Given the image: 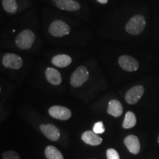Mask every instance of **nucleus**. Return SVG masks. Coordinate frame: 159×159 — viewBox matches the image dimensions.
Instances as JSON below:
<instances>
[{
    "instance_id": "nucleus-1",
    "label": "nucleus",
    "mask_w": 159,
    "mask_h": 159,
    "mask_svg": "<svg viewBox=\"0 0 159 159\" xmlns=\"http://www.w3.org/2000/svg\"><path fill=\"white\" fill-rule=\"evenodd\" d=\"M146 25L144 17L142 15H136L129 20L126 25V30L129 34L137 35L142 33Z\"/></svg>"
},
{
    "instance_id": "nucleus-2",
    "label": "nucleus",
    "mask_w": 159,
    "mask_h": 159,
    "mask_svg": "<svg viewBox=\"0 0 159 159\" xmlns=\"http://www.w3.org/2000/svg\"><path fill=\"white\" fill-rule=\"evenodd\" d=\"M35 35L30 30H25L17 35L15 39L16 44L21 49L31 48L34 43Z\"/></svg>"
},
{
    "instance_id": "nucleus-3",
    "label": "nucleus",
    "mask_w": 159,
    "mask_h": 159,
    "mask_svg": "<svg viewBox=\"0 0 159 159\" xmlns=\"http://www.w3.org/2000/svg\"><path fill=\"white\" fill-rule=\"evenodd\" d=\"M89 78V72L84 66L77 67L70 77V83L75 88L82 86Z\"/></svg>"
},
{
    "instance_id": "nucleus-4",
    "label": "nucleus",
    "mask_w": 159,
    "mask_h": 159,
    "mask_svg": "<svg viewBox=\"0 0 159 159\" xmlns=\"http://www.w3.org/2000/svg\"><path fill=\"white\" fill-rule=\"evenodd\" d=\"M70 27L62 20H55L51 23L49 27V32L55 37H63L70 33Z\"/></svg>"
},
{
    "instance_id": "nucleus-5",
    "label": "nucleus",
    "mask_w": 159,
    "mask_h": 159,
    "mask_svg": "<svg viewBox=\"0 0 159 159\" xmlns=\"http://www.w3.org/2000/svg\"><path fill=\"white\" fill-rule=\"evenodd\" d=\"M2 64L6 68L12 69H19L23 65L21 57L13 53H6L3 56Z\"/></svg>"
},
{
    "instance_id": "nucleus-6",
    "label": "nucleus",
    "mask_w": 159,
    "mask_h": 159,
    "mask_svg": "<svg viewBox=\"0 0 159 159\" xmlns=\"http://www.w3.org/2000/svg\"><path fill=\"white\" fill-rule=\"evenodd\" d=\"M118 63L121 68L127 71H135L138 70L139 67L138 61L129 55H122L119 57Z\"/></svg>"
},
{
    "instance_id": "nucleus-7",
    "label": "nucleus",
    "mask_w": 159,
    "mask_h": 159,
    "mask_svg": "<svg viewBox=\"0 0 159 159\" xmlns=\"http://www.w3.org/2000/svg\"><path fill=\"white\" fill-rule=\"evenodd\" d=\"M144 89L142 85H136L127 91L125 94V100L130 105H134L138 102L143 96Z\"/></svg>"
},
{
    "instance_id": "nucleus-8",
    "label": "nucleus",
    "mask_w": 159,
    "mask_h": 159,
    "mask_svg": "<svg viewBox=\"0 0 159 159\" xmlns=\"http://www.w3.org/2000/svg\"><path fill=\"white\" fill-rule=\"evenodd\" d=\"M49 114L55 119L60 120H67L71 116V111L66 107L54 105L49 109Z\"/></svg>"
},
{
    "instance_id": "nucleus-9",
    "label": "nucleus",
    "mask_w": 159,
    "mask_h": 159,
    "mask_svg": "<svg viewBox=\"0 0 159 159\" xmlns=\"http://www.w3.org/2000/svg\"><path fill=\"white\" fill-rule=\"evenodd\" d=\"M40 130L47 139H49L51 141H53V142L58 140L60 136H61V133H60L59 129L56 126L52 124L41 125L40 126Z\"/></svg>"
},
{
    "instance_id": "nucleus-10",
    "label": "nucleus",
    "mask_w": 159,
    "mask_h": 159,
    "mask_svg": "<svg viewBox=\"0 0 159 159\" xmlns=\"http://www.w3.org/2000/svg\"><path fill=\"white\" fill-rule=\"evenodd\" d=\"M125 145L130 152L133 154H138L140 152L141 144L139 139L134 135H129L124 139Z\"/></svg>"
},
{
    "instance_id": "nucleus-11",
    "label": "nucleus",
    "mask_w": 159,
    "mask_h": 159,
    "mask_svg": "<svg viewBox=\"0 0 159 159\" xmlns=\"http://www.w3.org/2000/svg\"><path fill=\"white\" fill-rule=\"evenodd\" d=\"M56 7L66 11H77L80 8V5L75 0H56Z\"/></svg>"
},
{
    "instance_id": "nucleus-12",
    "label": "nucleus",
    "mask_w": 159,
    "mask_h": 159,
    "mask_svg": "<svg viewBox=\"0 0 159 159\" xmlns=\"http://www.w3.org/2000/svg\"><path fill=\"white\" fill-rule=\"evenodd\" d=\"M81 139L85 144L91 145V146H97L102 142V139L95 134L93 130H87L83 133Z\"/></svg>"
},
{
    "instance_id": "nucleus-13",
    "label": "nucleus",
    "mask_w": 159,
    "mask_h": 159,
    "mask_svg": "<svg viewBox=\"0 0 159 159\" xmlns=\"http://www.w3.org/2000/svg\"><path fill=\"white\" fill-rule=\"evenodd\" d=\"M45 76L47 81L52 85H58L62 82V77L60 72L54 68H47L45 71Z\"/></svg>"
},
{
    "instance_id": "nucleus-14",
    "label": "nucleus",
    "mask_w": 159,
    "mask_h": 159,
    "mask_svg": "<svg viewBox=\"0 0 159 159\" xmlns=\"http://www.w3.org/2000/svg\"><path fill=\"white\" fill-rule=\"evenodd\" d=\"M72 61L71 57L68 55L60 54L53 57L52 59V63L59 68H64L70 65Z\"/></svg>"
},
{
    "instance_id": "nucleus-15",
    "label": "nucleus",
    "mask_w": 159,
    "mask_h": 159,
    "mask_svg": "<svg viewBox=\"0 0 159 159\" xmlns=\"http://www.w3.org/2000/svg\"><path fill=\"white\" fill-rule=\"evenodd\" d=\"M107 112L114 117H119L122 114L123 107L119 101L116 99H112L108 102Z\"/></svg>"
},
{
    "instance_id": "nucleus-16",
    "label": "nucleus",
    "mask_w": 159,
    "mask_h": 159,
    "mask_svg": "<svg viewBox=\"0 0 159 159\" xmlns=\"http://www.w3.org/2000/svg\"><path fill=\"white\" fill-rule=\"evenodd\" d=\"M45 156L47 159H63V156L58 149L54 146H47L44 151Z\"/></svg>"
},
{
    "instance_id": "nucleus-17",
    "label": "nucleus",
    "mask_w": 159,
    "mask_h": 159,
    "mask_svg": "<svg viewBox=\"0 0 159 159\" xmlns=\"http://www.w3.org/2000/svg\"><path fill=\"white\" fill-rule=\"evenodd\" d=\"M136 124V116L132 111H128L125 114V119L123 121L122 127L125 129H130L135 127Z\"/></svg>"
},
{
    "instance_id": "nucleus-18",
    "label": "nucleus",
    "mask_w": 159,
    "mask_h": 159,
    "mask_svg": "<svg viewBox=\"0 0 159 159\" xmlns=\"http://www.w3.org/2000/svg\"><path fill=\"white\" fill-rule=\"evenodd\" d=\"M2 7L5 11L10 13H15L17 11L18 5L16 0H2Z\"/></svg>"
},
{
    "instance_id": "nucleus-19",
    "label": "nucleus",
    "mask_w": 159,
    "mask_h": 159,
    "mask_svg": "<svg viewBox=\"0 0 159 159\" xmlns=\"http://www.w3.org/2000/svg\"><path fill=\"white\" fill-rule=\"evenodd\" d=\"M2 158L3 159H21L16 152L12 150L5 151L2 154Z\"/></svg>"
},
{
    "instance_id": "nucleus-20",
    "label": "nucleus",
    "mask_w": 159,
    "mask_h": 159,
    "mask_svg": "<svg viewBox=\"0 0 159 159\" xmlns=\"http://www.w3.org/2000/svg\"><path fill=\"white\" fill-rule=\"evenodd\" d=\"M105 129L104 124L102 122H96L93 127V131L97 134H101L105 132Z\"/></svg>"
},
{
    "instance_id": "nucleus-21",
    "label": "nucleus",
    "mask_w": 159,
    "mask_h": 159,
    "mask_svg": "<svg viewBox=\"0 0 159 159\" xmlns=\"http://www.w3.org/2000/svg\"><path fill=\"white\" fill-rule=\"evenodd\" d=\"M107 158L108 159H120L118 152L113 148L108 149L106 152Z\"/></svg>"
},
{
    "instance_id": "nucleus-22",
    "label": "nucleus",
    "mask_w": 159,
    "mask_h": 159,
    "mask_svg": "<svg viewBox=\"0 0 159 159\" xmlns=\"http://www.w3.org/2000/svg\"><path fill=\"white\" fill-rule=\"evenodd\" d=\"M97 1L98 2L100 3V4H103V5H104V4L108 3V0H97Z\"/></svg>"
},
{
    "instance_id": "nucleus-23",
    "label": "nucleus",
    "mask_w": 159,
    "mask_h": 159,
    "mask_svg": "<svg viewBox=\"0 0 159 159\" xmlns=\"http://www.w3.org/2000/svg\"><path fill=\"white\" fill-rule=\"evenodd\" d=\"M158 142L159 143V135H158Z\"/></svg>"
}]
</instances>
